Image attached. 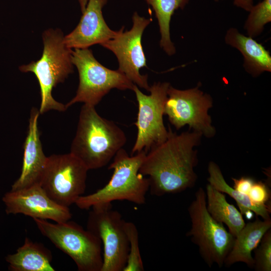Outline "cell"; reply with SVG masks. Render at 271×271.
<instances>
[{
  "instance_id": "obj_26",
  "label": "cell",
  "mask_w": 271,
  "mask_h": 271,
  "mask_svg": "<svg viewBox=\"0 0 271 271\" xmlns=\"http://www.w3.org/2000/svg\"><path fill=\"white\" fill-rule=\"evenodd\" d=\"M232 180L233 181V188L247 195L255 182L253 179L249 177H241L239 179L232 178Z\"/></svg>"
},
{
  "instance_id": "obj_4",
  "label": "cell",
  "mask_w": 271,
  "mask_h": 271,
  "mask_svg": "<svg viewBox=\"0 0 271 271\" xmlns=\"http://www.w3.org/2000/svg\"><path fill=\"white\" fill-rule=\"evenodd\" d=\"M64 35L58 29H49L42 34L44 44L40 59L19 67L22 72L33 73L39 84L41 95L40 114L50 110L64 111L65 105L56 101L52 96L53 89L63 82L73 71L72 50L66 46Z\"/></svg>"
},
{
  "instance_id": "obj_10",
  "label": "cell",
  "mask_w": 271,
  "mask_h": 271,
  "mask_svg": "<svg viewBox=\"0 0 271 271\" xmlns=\"http://www.w3.org/2000/svg\"><path fill=\"white\" fill-rule=\"evenodd\" d=\"M168 82L154 83L150 86V94L143 93L135 85L133 90L138 103V113L134 123L138 129L136 142L131 155L145 151L164 142L168 138L169 130L164 125L163 115Z\"/></svg>"
},
{
  "instance_id": "obj_5",
  "label": "cell",
  "mask_w": 271,
  "mask_h": 271,
  "mask_svg": "<svg viewBox=\"0 0 271 271\" xmlns=\"http://www.w3.org/2000/svg\"><path fill=\"white\" fill-rule=\"evenodd\" d=\"M42 235L69 256L79 271H101L103 265L100 239L77 223L50 222L33 219Z\"/></svg>"
},
{
  "instance_id": "obj_2",
  "label": "cell",
  "mask_w": 271,
  "mask_h": 271,
  "mask_svg": "<svg viewBox=\"0 0 271 271\" xmlns=\"http://www.w3.org/2000/svg\"><path fill=\"white\" fill-rule=\"evenodd\" d=\"M95 107L87 104L81 107L70 152L88 170L106 166L126 142L122 129L101 116Z\"/></svg>"
},
{
  "instance_id": "obj_6",
  "label": "cell",
  "mask_w": 271,
  "mask_h": 271,
  "mask_svg": "<svg viewBox=\"0 0 271 271\" xmlns=\"http://www.w3.org/2000/svg\"><path fill=\"white\" fill-rule=\"evenodd\" d=\"M191 228L187 236L198 246L199 253L208 266L217 264L219 267L230 251L235 237L210 215L206 207V193L200 187L188 208Z\"/></svg>"
},
{
  "instance_id": "obj_11",
  "label": "cell",
  "mask_w": 271,
  "mask_h": 271,
  "mask_svg": "<svg viewBox=\"0 0 271 271\" xmlns=\"http://www.w3.org/2000/svg\"><path fill=\"white\" fill-rule=\"evenodd\" d=\"M212 106L211 96L201 90L198 86L180 90L170 85L167 91L164 114L177 129L188 125L191 129L210 138L216 133L208 114Z\"/></svg>"
},
{
  "instance_id": "obj_15",
  "label": "cell",
  "mask_w": 271,
  "mask_h": 271,
  "mask_svg": "<svg viewBox=\"0 0 271 271\" xmlns=\"http://www.w3.org/2000/svg\"><path fill=\"white\" fill-rule=\"evenodd\" d=\"M39 109L31 110L27 137L24 144V155L21 175L12 186L11 191H17L39 184L48 157L43 152L38 128Z\"/></svg>"
},
{
  "instance_id": "obj_24",
  "label": "cell",
  "mask_w": 271,
  "mask_h": 271,
  "mask_svg": "<svg viewBox=\"0 0 271 271\" xmlns=\"http://www.w3.org/2000/svg\"><path fill=\"white\" fill-rule=\"evenodd\" d=\"M253 267L257 271L271 270V230L269 229L262 237L260 243L254 250Z\"/></svg>"
},
{
  "instance_id": "obj_25",
  "label": "cell",
  "mask_w": 271,
  "mask_h": 271,
  "mask_svg": "<svg viewBox=\"0 0 271 271\" xmlns=\"http://www.w3.org/2000/svg\"><path fill=\"white\" fill-rule=\"evenodd\" d=\"M247 195L255 204L270 206V191L268 186L261 181H255Z\"/></svg>"
},
{
  "instance_id": "obj_1",
  "label": "cell",
  "mask_w": 271,
  "mask_h": 271,
  "mask_svg": "<svg viewBox=\"0 0 271 271\" xmlns=\"http://www.w3.org/2000/svg\"><path fill=\"white\" fill-rule=\"evenodd\" d=\"M202 137L193 130L178 134L169 128L167 139L146 153L139 172L148 177L152 195L176 194L195 186L198 157L194 148Z\"/></svg>"
},
{
  "instance_id": "obj_27",
  "label": "cell",
  "mask_w": 271,
  "mask_h": 271,
  "mask_svg": "<svg viewBox=\"0 0 271 271\" xmlns=\"http://www.w3.org/2000/svg\"><path fill=\"white\" fill-rule=\"evenodd\" d=\"M233 4L237 7L249 12L253 7V0H233Z\"/></svg>"
},
{
  "instance_id": "obj_20",
  "label": "cell",
  "mask_w": 271,
  "mask_h": 271,
  "mask_svg": "<svg viewBox=\"0 0 271 271\" xmlns=\"http://www.w3.org/2000/svg\"><path fill=\"white\" fill-rule=\"evenodd\" d=\"M206 207L216 221L226 225L229 232L235 237L245 224L242 215L227 201L224 193L210 184L206 186Z\"/></svg>"
},
{
  "instance_id": "obj_21",
  "label": "cell",
  "mask_w": 271,
  "mask_h": 271,
  "mask_svg": "<svg viewBox=\"0 0 271 271\" xmlns=\"http://www.w3.org/2000/svg\"><path fill=\"white\" fill-rule=\"evenodd\" d=\"M189 0H147L155 11L158 21L161 40L160 45L168 55H173L176 49L170 37V24L172 15L178 9H183Z\"/></svg>"
},
{
  "instance_id": "obj_19",
  "label": "cell",
  "mask_w": 271,
  "mask_h": 271,
  "mask_svg": "<svg viewBox=\"0 0 271 271\" xmlns=\"http://www.w3.org/2000/svg\"><path fill=\"white\" fill-rule=\"evenodd\" d=\"M209 177L207 180L211 186L217 190L226 193L236 202L239 211L242 215L250 219L252 213L260 216L262 219H270V206L260 205L254 203L248 195L242 193L229 185L224 178L221 170L218 165L213 161L208 164Z\"/></svg>"
},
{
  "instance_id": "obj_29",
  "label": "cell",
  "mask_w": 271,
  "mask_h": 271,
  "mask_svg": "<svg viewBox=\"0 0 271 271\" xmlns=\"http://www.w3.org/2000/svg\"><path fill=\"white\" fill-rule=\"evenodd\" d=\"M215 1L216 2H217V1H218L219 0H215Z\"/></svg>"
},
{
  "instance_id": "obj_28",
  "label": "cell",
  "mask_w": 271,
  "mask_h": 271,
  "mask_svg": "<svg viewBox=\"0 0 271 271\" xmlns=\"http://www.w3.org/2000/svg\"><path fill=\"white\" fill-rule=\"evenodd\" d=\"M88 0H78L81 12L83 13L87 6Z\"/></svg>"
},
{
  "instance_id": "obj_9",
  "label": "cell",
  "mask_w": 271,
  "mask_h": 271,
  "mask_svg": "<svg viewBox=\"0 0 271 271\" xmlns=\"http://www.w3.org/2000/svg\"><path fill=\"white\" fill-rule=\"evenodd\" d=\"M88 171L70 153L52 155L47 158L39 185L53 201L69 207L84 194Z\"/></svg>"
},
{
  "instance_id": "obj_14",
  "label": "cell",
  "mask_w": 271,
  "mask_h": 271,
  "mask_svg": "<svg viewBox=\"0 0 271 271\" xmlns=\"http://www.w3.org/2000/svg\"><path fill=\"white\" fill-rule=\"evenodd\" d=\"M107 0H88L80 21L76 28L64 36L67 47L85 49L113 38L117 31L111 30L106 24L102 13Z\"/></svg>"
},
{
  "instance_id": "obj_12",
  "label": "cell",
  "mask_w": 271,
  "mask_h": 271,
  "mask_svg": "<svg viewBox=\"0 0 271 271\" xmlns=\"http://www.w3.org/2000/svg\"><path fill=\"white\" fill-rule=\"evenodd\" d=\"M133 25L130 30L123 32L124 27L117 31L116 35L100 45L111 51L118 62V70L137 86L148 92L150 88L147 75H142L140 69L147 67L146 58L142 45V37L151 19L140 16L135 12Z\"/></svg>"
},
{
  "instance_id": "obj_17",
  "label": "cell",
  "mask_w": 271,
  "mask_h": 271,
  "mask_svg": "<svg viewBox=\"0 0 271 271\" xmlns=\"http://www.w3.org/2000/svg\"><path fill=\"white\" fill-rule=\"evenodd\" d=\"M271 228V219L260 220L258 216L253 222L245 224L235 237L232 247L224 264L229 266L239 262L253 267L252 252L260 243L264 234Z\"/></svg>"
},
{
  "instance_id": "obj_3",
  "label": "cell",
  "mask_w": 271,
  "mask_h": 271,
  "mask_svg": "<svg viewBox=\"0 0 271 271\" xmlns=\"http://www.w3.org/2000/svg\"><path fill=\"white\" fill-rule=\"evenodd\" d=\"M146 154L142 151L129 156L124 149H120L108 167L113 170V174L108 183L92 194L82 195L75 204L83 210L117 200L144 204L150 182L148 178L140 173L139 170Z\"/></svg>"
},
{
  "instance_id": "obj_7",
  "label": "cell",
  "mask_w": 271,
  "mask_h": 271,
  "mask_svg": "<svg viewBox=\"0 0 271 271\" xmlns=\"http://www.w3.org/2000/svg\"><path fill=\"white\" fill-rule=\"evenodd\" d=\"M71 59L78 72L79 85L75 96L65 104L67 108L77 102L95 106L111 89L133 90L136 85L118 70L101 64L88 48L74 49Z\"/></svg>"
},
{
  "instance_id": "obj_22",
  "label": "cell",
  "mask_w": 271,
  "mask_h": 271,
  "mask_svg": "<svg viewBox=\"0 0 271 271\" xmlns=\"http://www.w3.org/2000/svg\"><path fill=\"white\" fill-rule=\"evenodd\" d=\"M249 13L244 28L248 36L254 38L262 33L264 26L271 22V0H263L253 6Z\"/></svg>"
},
{
  "instance_id": "obj_16",
  "label": "cell",
  "mask_w": 271,
  "mask_h": 271,
  "mask_svg": "<svg viewBox=\"0 0 271 271\" xmlns=\"http://www.w3.org/2000/svg\"><path fill=\"white\" fill-rule=\"evenodd\" d=\"M225 42L242 54L243 67L252 76L271 72L269 52L253 38L243 35L235 28H230L226 33Z\"/></svg>"
},
{
  "instance_id": "obj_8",
  "label": "cell",
  "mask_w": 271,
  "mask_h": 271,
  "mask_svg": "<svg viewBox=\"0 0 271 271\" xmlns=\"http://www.w3.org/2000/svg\"><path fill=\"white\" fill-rule=\"evenodd\" d=\"M87 220V229L98 237L103 245L101 271H123L127 259L129 242L120 213L111 203L92 206Z\"/></svg>"
},
{
  "instance_id": "obj_13",
  "label": "cell",
  "mask_w": 271,
  "mask_h": 271,
  "mask_svg": "<svg viewBox=\"0 0 271 271\" xmlns=\"http://www.w3.org/2000/svg\"><path fill=\"white\" fill-rule=\"evenodd\" d=\"M3 201L8 214H23L33 219L51 220L55 222L67 221L72 218L69 207L53 201L39 184L7 192Z\"/></svg>"
},
{
  "instance_id": "obj_18",
  "label": "cell",
  "mask_w": 271,
  "mask_h": 271,
  "mask_svg": "<svg viewBox=\"0 0 271 271\" xmlns=\"http://www.w3.org/2000/svg\"><path fill=\"white\" fill-rule=\"evenodd\" d=\"M12 271H54L51 251L40 243L26 237L16 253L6 257Z\"/></svg>"
},
{
  "instance_id": "obj_23",
  "label": "cell",
  "mask_w": 271,
  "mask_h": 271,
  "mask_svg": "<svg viewBox=\"0 0 271 271\" xmlns=\"http://www.w3.org/2000/svg\"><path fill=\"white\" fill-rule=\"evenodd\" d=\"M124 228L128 240L129 250L123 271H143L144 267L140 250L137 226L132 222L125 221Z\"/></svg>"
}]
</instances>
